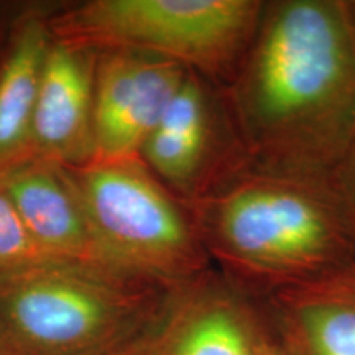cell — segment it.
Returning a JSON list of instances; mask_svg holds the SVG:
<instances>
[{"instance_id": "obj_15", "label": "cell", "mask_w": 355, "mask_h": 355, "mask_svg": "<svg viewBox=\"0 0 355 355\" xmlns=\"http://www.w3.org/2000/svg\"><path fill=\"white\" fill-rule=\"evenodd\" d=\"M259 355H290L283 349V345H278L277 343H273L272 337H268V340L263 344Z\"/></svg>"}, {"instance_id": "obj_17", "label": "cell", "mask_w": 355, "mask_h": 355, "mask_svg": "<svg viewBox=\"0 0 355 355\" xmlns=\"http://www.w3.org/2000/svg\"><path fill=\"white\" fill-rule=\"evenodd\" d=\"M347 7H349V15H350V21H352L354 35H355V0H347Z\"/></svg>"}, {"instance_id": "obj_5", "label": "cell", "mask_w": 355, "mask_h": 355, "mask_svg": "<svg viewBox=\"0 0 355 355\" xmlns=\"http://www.w3.org/2000/svg\"><path fill=\"white\" fill-rule=\"evenodd\" d=\"M261 0H91L50 15L53 37L165 58L225 86L263 15Z\"/></svg>"}, {"instance_id": "obj_7", "label": "cell", "mask_w": 355, "mask_h": 355, "mask_svg": "<svg viewBox=\"0 0 355 355\" xmlns=\"http://www.w3.org/2000/svg\"><path fill=\"white\" fill-rule=\"evenodd\" d=\"M268 337L250 293L212 266L173 286L152 326L119 355H259Z\"/></svg>"}, {"instance_id": "obj_2", "label": "cell", "mask_w": 355, "mask_h": 355, "mask_svg": "<svg viewBox=\"0 0 355 355\" xmlns=\"http://www.w3.org/2000/svg\"><path fill=\"white\" fill-rule=\"evenodd\" d=\"M189 207L212 266L248 293L268 295L355 263L326 183L247 165Z\"/></svg>"}, {"instance_id": "obj_16", "label": "cell", "mask_w": 355, "mask_h": 355, "mask_svg": "<svg viewBox=\"0 0 355 355\" xmlns=\"http://www.w3.org/2000/svg\"><path fill=\"white\" fill-rule=\"evenodd\" d=\"M0 355H21V354L17 352L15 349H12L10 345L6 344L2 339H0Z\"/></svg>"}, {"instance_id": "obj_12", "label": "cell", "mask_w": 355, "mask_h": 355, "mask_svg": "<svg viewBox=\"0 0 355 355\" xmlns=\"http://www.w3.org/2000/svg\"><path fill=\"white\" fill-rule=\"evenodd\" d=\"M51 40L50 15L38 8L13 21L0 60V166L30 153L40 81Z\"/></svg>"}, {"instance_id": "obj_10", "label": "cell", "mask_w": 355, "mask_h": 355, "mask_svg": "<svg viewBox=\"0 0 355 355\" xmlns=\"http://www.w3.org/2000/svg\"><path fill=\"white\" fill-rule=\"evenodd\" d=\"M0 188L44 255L55 261L102 263L66 166L25 155L0 166Z\"/></svg>"}, {"instance_id": "obj_13", "label": "cell", "mask_w": 355, "mask_h": 355, "mask_svg": "<svg viewBox=\"0 0 355 355\" xmlns=\"http://www.w3.org/2000/svg\"><path fill=\"white\" fill-rule=\"evenodd\" d=\"M55 261L33 241L10 199L0 188V278Z\"/></svg>"}, {"instance_id": "obj_14", "label": "cell", "mask_w": 355, "mask_h": 355, "mask_svg": "<svg viewBox=\"0 0 355 355\" xmlns=\"http://www.w3.org/2000/svg\"><path fill=\"white\" fill-rule=\"evenodd\" d=\"M327 188L336 199L355 245V132L327 180Z\"/></svg>"}, {"instance_id": "obj_11", "label": "cell", "mask_w": 355, "mask_h": 355, "mask_svg": "<svg viewBox=\"0 0 355 355\" xmlns=\"http://www.w3.org/2000/svg\"><path fill=\"white\" fill-rule=\"evenodd\" d=\"M265 296L290 355H355V263Z\"/></svg>"}, {"instance_id": "obj_8", "label": "cell", "mask_w": 355, "mask_h": 355, "mask_svg": "<svg viewBox=\"0 0 355 355\" xmlns=\"http://www.w3.org/2000/svg\"><path fill=\"white\" fill-rule=\"evenodd\" d=\"M189 71L130 48H97L94 158L140 157Z\"/></svg>"}, {"instance_id": "obj_1", "label": "cell", "mask_w": 355, "mask_h": 355, "mask_svg": "<svg viewBox=\"0 0 355 355\" xmlns=\"http://www.w3.org/2000/svg\"><path fill=\"white\" fill-rule=\"evenodd\" d=\"M250 166L326 183L355 132L347 0H270L222 86Z\"/></svg>"}, {"instance_id": "obj_4", "label": "cell", "mask_w": 355, "mask_h": 355, "mask_svg": "<svg viewBox=\"0 0 355 355\" xmlns=\"http://www.w3.org/2000/svg\"><path fill=\"white\" fill-rule=\"evenodd\" d=\"M104 265L165 286L212 268L191 207L140 157L66 166Z\"/></svg>"}, {"instance_id": "obj_9", "label": "cell", "mask_w": 355, "mask_h": 355, "mask_svg": "<svg viewBox=\"0 0 355 355\" xmlns=\"http://www.w3.org/2000/svg\"><path fill=\"white\" fill-rule=\"evenodd\" d=\"M97 48L53 37L44 58L30 153L63 166L96 157L94 79Z\"/></svg>"}, {"instance_id": "obj_6", "label": "cell", "mask_w": 355, "mask_h": 355, "mask_svg": "<svg viewBox=\"0 0 355 355\" xmlns=\"http://www.w3.org/2000/svg\"><path fill=\"white\" fill-rule=\"evenodd\" d=\"M140 158L188 206L250 165L222 86L194 73L178 89Z\"/></svg>"}, {"instance_id": "obj_3", "label": "cell", "mask_w": 355, "mask_h": 355, "mask_svg": "<svg viewBox=\"0 0 355 355\" xmlns=\"http://www.w3.org/2000/svg\"><path fill=\"white\" fill-rule=\"evenodd\" d=\"M171 288L102 263L46 261L0 278V339L21 355H119Z\"/></svg>"}]
</instances>
